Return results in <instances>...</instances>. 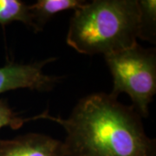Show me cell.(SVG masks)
<instances>
[{"label": "cell", "instance_id": "9c48e42d", "mask_svg": "<svg viewBox=\"0 0 156 156\" xmlns=\"http://www.w3.org/2000/svg\"><path fill=\"white\" fill-rule=\"evenodd\" d=\"M33 121V117L22 118L14 112L5 98L0 99V129L4 127H10L12 129H18L24 123Z\"/></svg>", "mask_w": 156, "mask_h": 156}, {"label": "cell", "instance_id": "ba28073f", "mask_svg": "<svg viewBox=\"0 0 156 156\" xmlns=\"http://www.w3.org/2000/svg\"><path fill=\"white\" fill-rule=\"evenodd\" d=\"M15 21L22 22L34 30L29 5L21 0H0V25L5 26Z\"/></svg>", "mask_w": 156, "mask_h": 156}, {"label": "cell", "instance_id": "3957f363", "mask_svg": "<svg viewBox=\"0 0 156 156\" xmlns=\"http://www.w3.org/2000/svg\"><path fill=\"white\" fill-rule=\"evenodd\" d=\"M113 78L112 95L128 94L141 117H147L148 107L156 94V50L138 44L104 56Z\"/></svg>", "mask_w": 156, "mask_h": 156}, {"label": "cell", "instance_id": "5b68a950", "mask_svg": "<svg viewBox=\"0 0 156 156\" xmlns=\"http://www.w3.org/2000/svg\"><path fill=\"white\" fill-rule=\"evenodd\" d=\"M0 156H66V153L61 140L29 133L12 140H0Z\"/></svg>", "mask_w": 156, "mask_h": 156}, {"label": "cell", "instance_id": "7a4b0ae2", "mask_svg": "<svg viewBox=\"0 0 156 156\" xmlns=\"http://www.w3.org/2000/svg\"><path fill=\"white\" fill-rule=\"evenodd\" d=\"M137 0H94L74 11L66 42L77 52L103 56L137 44Z\"/></svg>", "mask_w": 156, "mask_h": 156}, {"label": "cell", "instance_id": "6da1fadb", "mask_svg": "<svg viewBox=\"0 0 156 156\" xmlns=\"http://www.w3.org/2000/svg\"><path fill=\"white\" fill-rule=\"evenodd\" d=\"M36 117L64 128L66 156H156V140L146 134L142 117L111 94L84 96L67 119L48 111Z\"/></svg>", "mask_w": 156, "mask_h": 156}, {"label": "cell", "instance_id": "52a82bcc", "mask_svg": "<svg viewBox=\"0 0 156 156\" xmlns=\"http://www.w3.org/2000/svg\"><path fill=\"white\" fill-rule=\"evenodd\" d=\"M139 8L138 38L156 44V1L137 0Z\"/></svg>", "mask_w": 156, "mask_h": 156}, {"label": "cell", "instance_id": "8992f818", "mask_svg": "<svg viewBox=\"0 0 156 156\" xmlns=\"http://www.w3.org/2000/svg\"><path fill=\"white\" fill-rule=\"evenodd\" d=\"M83 0H38L29 5L34 23V31H42L47 23L57 13L69 10H76L83 5Z\"/></svg>", "mask_w": 156, "mask_h": 156}, {"label": "cell", "instance_id": "277c9868", "mask_svg": "<svg viewBox=\"0 0 156 156\" xmlns=\"http://www.w3.org/2000/svg\"><path fill=\"white\" fill-rule=\"evenodd\" d=\"M55 60L56 58H48L30 63L11 62L0 67V94L18 89L51 91L62 77L45 74L44 68Z\"/></svg>", "mask_w": 156, "mask_h": 156}]
</instances>
